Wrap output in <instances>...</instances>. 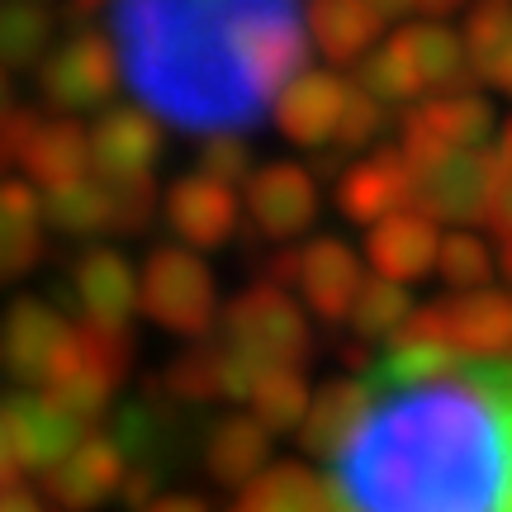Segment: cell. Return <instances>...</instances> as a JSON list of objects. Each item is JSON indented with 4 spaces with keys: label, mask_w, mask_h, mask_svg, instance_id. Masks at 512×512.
Segmentation results:
<instances>
[{
    "label": "cell",
    "mask_w": 512,
    "mask_h": 512,
    "mask_svg": "<svg viewBox=\"0 0 512 512\" xmlns=\"http://www.w3.org/2000/svg\"><path fill=\"white\" fill-rule=\"evenodd\" d=\"M332 456V512H512V361L399 342Z\"/></svg>",
    "instance_id": "obj_1"
},
{
    "label": "cell",
    "mask_w": 512,
    "mask_h": 512,
    "mask_svg": "<svg viewBox=\"0 0 512 512\" xmlns=\"http://www.w3.org/2000/svg\"><path fill=\"white\" fill-rule=\"evenodd\" d=\"M128 91L185 133H247L304 72V0H114Z\"/></svg>",
    "instance_id": "obj_2"
},
{
    "label": "cell",
    "mask_w": 512,
    "mask_h": 512,
    "mask_svg": "<svg viewBox=\"0 0 512 512\" xmlns=\"http://www.w3.org/2000/svg\"><path fill=\"white\" fill-rule=\"evenodd\" d=\"M223 394L228 399H252L261 375L271 370H299L309 356L313 337L304 313L294 309L280 285H252L228 304L223 318Z\"/></svg>",
    "instance_id": "obj_3"
},
{
    "label": "cell",
    "mask_w": 512,
    "mask_h": 512,
    "mask_svg": "<svg viewBox=\"0 0 512 512\" xmlns=\"http://www.w3.org/2000/svg\"><path fill=\"white\" fill-rule=\"evenodd\" d=\"M403 342H437L470 356H494L512 347V294L503 290H460L456 299L427 304L399 332Z\"/></svg>",
    "instance_id": "obj_4"
},
{
    "label": "cell",
    "mask_w": 512,
    "mask_h": 512,
    "mask_svg": "<svg viewBox=\"0 0 512 512\" xmlns=\"http://www.w3.org/2000/svg\"><path fill=\"white\" fill-rule=\"evenodd\" d=\"M143 309L162 323L166 332L200 337L214 328V275L195 252L185 247H157L143 266Z\"/></svg>",
    "instance_id": "obj_5"
},
{
    "label": "cell",
    "mask_w": 512,
    "mask_h": 512,
    "mask_svg": "<svg viewBox=\"0 0 512 512\" xmlns=\"http://www.w3.org/2000/svg\"><path fill=\"white\" fill-rule=\"evenodd\" d=\"M119 53H114L105 38L95 29H76L67 43H57L53 53L43 57L38 67V91L43 100L62 114H76V110H95L105 105L119 86Z\"/></svg>",
    "instance_id": "obj_6"
},
{
    "label": "cell",
    "mask_w": 512,
    "mask_h": 512,
    "mask_svg": "<svg viewBox=\"0 0 512 512\" xmlns=\"http://www.w3.org/2000/svg\"><path fill=\"white\" fill-rule=\"evenodd\" d=\"M494 128V110L489 100H479L470 91L456 95H437L403 119L399 128V152L408 157L413 171H427V166L446 162L451 152H465V147H479Z\"/></svg>",
    "instance_id": "obj_7"
},
{
    "label": "cell",
    "mask_w": 512,
    "mask_h": 512,
    "mask_svg": "<svg viewBox=\"0 0 512 512\" xmlns=\"http://www.w3.org/2000/svg\"><path fill=\"white\" fill-rule=\"evenodd\" d=\"M494 176H498V152L465 147V152H451L446 162L427 166V171H413V204L422 214L451 223L489 219Z\"/></svg>",
    "instance_id": "obj_8"
},
{
    "label": "cell",
    "mask_w": 512,
    "mask_h": 512,
    "mask_svg": "<svg viewBox=\"0 0 512 512\" xmlns=\"http://www.w3.org/2000/svg\"><path fill=\"white\" fill-rule=\"evenodd\" d=\"M72 332L62 323V313L43 299H19L5 313L0 328V361L10 366V375H19L24 384H48L53 366L62 361V351L72 342Z\"/></svg>",
    "instance_id": "obj_9"
},
{
    "label": "cell",
    "mask_w": 512,
    "mask_h": 512,
    "mask_svg": "<svg viewBox=\"0 0 512 512\" xmlns=\"http://www.w3.org/2000/svg\"><path fill=\"white\" fill-rule=\"evenodd\" d=\"M48 494L57 498V508L67 512H86L95 508L100 498H110L119 484H124V446L114 437H100V432H86L67 456L48 470Z\"/></svg>",
    "instance_id": "obj_10"
},
{
    "label": "cell",
    "mask_w": 512,
    "mask_h": 512,
    "mask_svg": "<svg viewBox=\"0 0 512 512\" xmlns=\"http://www.w3.org/2000/svg\"><path fill=\"white\" fill-rule=\"evenodd\" d=\"M351 86L332 72H299L285 86L280 105H275V124L285 128V138L299 147H323L337 143V128L347 114Z\"/></svg>",
    "instance_id": "obj_11"
},
{
    "label": "cell",
    "mask_w": 512,
    "mask_h": 512,
    "mask_svg": "<svg viewBox=\"0 0 512 512\" xmlns=\"http://www.w3.org/2000/svg\"><path fill=\"white\" fill-rule=\"evenodd\" d=\"M370 266L384 275V280H422L427 271H437V256H441V238H437V219L422 214L418 204L408 209H394L389 219H380L370 228L366 242Z\"/></svg>",
    "instance_id": "obj_12"
},
{
    "label": "cell",
    "mask_w": 512,
    "mask_h": 512,
    "mask_svg": "<svg viewBox=\"0 0 512 512\" xmlns=\"http://www.w3.org/2000/svg\"><path fill=\"white\" fill-rule=\"evenodd\" d=\"M72 294H76V304L86 309V323L124 328L128 318H133V309L143 304V280L133 275V266L114 247H91V252L76 256Z\"/></svg>",
    "instance_id": "obj_13"
},
{
    "label": "cell",
    "mask_w": 512,
    "mask_h": 512,
    "mask_svg": "<svg viewBox=\"0 0 512 512\" xmlns=\"http://www.w3.org/2000/svg\"><path fill=\"white\" fill-rule=\"evenodd\" d=\"M86 133H91V176H100V181L152 176V162L162 152V133L143 110H105Z\"/></svg>",
    "instance_id": "obj_14"
},
{
    "label": "cell",
    "mask_w": 512,
    "mask_h": 512,
    "mask_svg": "<svg viewBox=\"0 0 512 512\" xmlns=\"http://www.w3.org/2000/svg\"><path fill=\"white\" fill-rule=\"evenodd\" d=\"M166 223L190 247H223L238 233V200L214 176H181L166 190Z\"/></svg>",
    "instance_id": "obj_15"
},
{
    "label": "cell",
    "mask_w": 512,
    "mask_h": 512,
    "mask_svg": "<svg viewBox=\"0 0 512 512\" xmlns=\"http://www.w3.org/2000/svg\"><path fill=\"white\" fill-rule=\"evenodd\" d=\"M247 209H252L256 228H261L266 238L285 242L313 223V214H318V190H313L304 166L275 162L252 176V185H247Z\"/></svg>",
    "instance_id": "obj_16"
},
{
    "label": "cell",
    "mask_w": 512,
    "mask_h": 512,
    "mask_svg": "<svg viewBox=\"0 0 512 512\" xmlns=\"http://www.w3.org/2000/svg\"><path fill=\"white\" fill-rule=\"evenodd\" d=\"M337 204L351 223H380L394 209L413 204V166L403 152H375L361 166H351L337 185Z\"/></svg>",
    "instance_id": "obj_17"
},
{
    "label": "cell",
    "mask_w": 512,
    "mask_h": 512,
    "mask_svg": "<svg viewBox=\"0 0 512 512\" xmlns=\"http://www.w3.org/2000/svg\"><path fill=\"white\" fill-rule=\"evenodd\" d=\"M299 285H304V299L313 304V313H323L328 323H342V318H351V304L366 285V275H361V261L347 242L318 238L299 252Z\"/></svg>",
    "instance_id": "obj_18"
},
{
    "label": "cell",
    "mask_w": 512,
    "mask_h": 512,
    "mask_svg": "<svg viewBox=\"0 0 512 512\" xmlns=\"http://www.w3.org/2000/svg\"><path fill=\"white\" fill-rule=\"evenodd\" d=\"M394 38L403 43V53L413 57V67L422 76V91H437V95L470 91V81H475L470 48L446 24H403Z\"/></svg>",
    "instance_id": "obj_19"
},
{
    "label": "cell",
    "mask_w": 512,
    "mask_h": 512,
    "mask_svg": "<svg viewBox=\"0 0 512 512\" xmlns=\"http://www.w3.org/2000/svg\"><path fill=\"white\" fill-rule=\"evenodd\" d=\"M309 29L328 62H361L380 38V10L370 0H309Z\"/></svg>",
    "instance_id": "obj_20"
},
{
    "label": "cell",
    "mask_w": 512,
    "mask_h": 512,
    "mask_svg": "<svg viewBox=\"0 0 512 512\" xmlns=\"http://www.w3.org/2000/svg\"><path fill=\"white\" fill-rule=\"evenodd\" d=\"M24 171L43 190H62V185L86 181V171H91V133L76 128L72 119L43 124L34 133L29 152H24Z\"/></svg>",
    "instance_id": "obj_21"
},
{
    "label": "cell",
    "mask_w": 512,
    "mask_h": 512,
    "mask_svg": "<svg viewBox=\"0 0 512 512\" xmlns=\"http://www.w3.org/2000/svg\"><path fill=\"white\" fill-rule=\"evenodd\" d=\"M271 456V437H266V427L256 418H228L214 427V437H209V475L219 479V484H252L261 475V465Z\"/></svg>",
    "instance_id": "obj_22"
},
{
    "label": "cell",
    "mask_w": 512,
    "mask_h": 512,
    "mask_svg": "<svg viewBox=\"0 0 512 512\" xmlns=\"http://www.w3.org/2000/svg\"><path fill=\"white\" fill-rule=\"evenodd\" d=\"M38 200L29 185L0 181V280H15L38 261Z\"/></svg>",
    "instance_id": "obj_23"
},
{
    "label": "cell",
    "mask_w": 512,
    "mask_h": 512,
    "mask_svg": "<svg viewBox=\"0 0 512 512\" xmlns=\"http://www.w3.org/2000/svg\"><path fill=\"white\" fill-rule=\"evenodd\" d=\"M242 508L252 512H332V494L318 475L304 465H275L266 475H256L242 494Z\"/></svg>",
    "instance_id": "obj_24"
},
{
    "label": "cell",
    "mask_w": 512,
    "mask_h": 512,
    "mask_svg": "<svg viewBox=\"0 0 512 512\" xmlns=\"http://www.w3.org/2000/svg\"><path fill=\"white\" fill-rule=\"evenodd\" d=\"M361 399H366V384L356 380H332L318 399L309 403V418H304V451L313 456H337V446L347 441V432L356 427V413H361Z\"/></svg>",
    "instance_id": "obj_25"
},
{
    "label": "cell",
    "mask_w": 512,
    "mask_h": 512,
    "mask_svg": "<svg viewBox=\"0 0 512 512\" xmlns=\"http://www.w3.org/2000/svg\"><path fill=\"white\" fill-rule=\"evenodd\" d=\"M53 10L43 0H0V62L19 72L34 67L53 43Z\"/></svg>",
    "instance_id": "obj_26"
},
{
    "label": "cell",
    "mask_w": 512,
    "mask_h": 512,
    "mask_svg": "<svg viewBox=\"0 0 512 512\" xmlns=\"http://www.w3.org/2000/svg\"><path fill=\"white\" fill-rule=\"evenodd\" d=\"M43 214L53 228L62 233H76V238H91V233H105L114 228V195L100 176H86L76 185H62V190H48V204Z\"/></svg>",
    "instance_id": "obj_27"
},
{
    "label": "cell",
    "mask_w": 512,
    "mask_h": 512,
    "mask_svg": "<svg viewBox=\"0 0 512 512\" xmlns=\"http://www.w3.org/2000/svg\"><path fill=\"white\" fill-rule=\"evenodd\" d=\"M413 299L403 290L399 280H366L361 294H356V304H351V328L361 332V337H394V332L408 328V318H413Z\"/></svg>",
    "instance_id": "obj_28"
},
{
    "label": "cell",
    "mask_w": 512,
    "mask_h": 512,
    "mask_svg": "<svg viewBox=\"0 0 512 512\" xmlns=\"http://www.w3.org/2000/svg\"><path fill=\"white\" fill-rule=\"evenodd\" d=\"M252 418L266 432H285L294 422L309 418V384L299 370H271L252 389Z\"/></svg>",
    "instance_id": "obj_29"
},
{
    "label": "cell",
    "mask_w": 512,
    "mask_h": 512,
    "mask_svg": "<svg viewBox=\"0 0 512 512\" xmlns=\"http://www.w3.org/2000/svg\"><path fill=\"white\" fill-rule=\"evenodd\" d=\"M361 91H370L384 105H399V100H413L422 95V76L413 67V57L403 53L399 38H389L384 48L361 57Z\"/></svg>",
    "instance_id": "obj_30"
},
{
    "label": "cell",
    "mask_w": 512,
    "mask_h": 512,
    "mask_svg": "<svg viewBox=\"0 0 512 512\" xmlns=\"http://www.w3.org/2000/svg\"><path fill=\"white\" fill-rule=\"evenodd\" d=\"M465 48L479 76H489L512 53V0H484L465 24Z\"/></svg>",
    "instance_id": "obj_31"
},
{
    "label": "cell",
    "mask_w": 512,
    "mask_h": 512,
    "mask_svg": "<svg viewBox=\"0 0 512 512\" xmlns=\"http://www.w3.org/2000/svg\"><path fill=\"white\" fill-rule=\"evenodd\" d=\"M437 275L451 285V290H484L489 275H494V256L479 238L470 233H456V238L441 242V256H437Z\"/></svg>",
    "instance_id": "obj_32"
},
{
    "label": "cell",
    "mask_w": 512,
    "mask_h": 512,
    "mask_svg": "<svg viewBox=\"0 0 512 512\" xmlns=\"http://www.w3.org/2000/svg\"><path fill=\"white\" fill-rule=\"evenodd\" d=\"M166 384H171V394H181V399H190V403L223 394V347L185 351L181 361L166 370Z\"/></svg>",
    "instance_id": "obj_33"
},
{
    "label": "cell",
    "mask_w": 512,
    "mask_h": 512,
    "mask_svg": "<svg viewBox=\"0 0 512 512\" xmlns=\"http://www.w3.org/2000/svg\"><path fill=\"white\" fill-rule=\"evenodd\" d=\"M171 432V422L157 403H128L114 418V441L124 446V456L147 460L152 451H162V437Z\"/></svg>",
    "instance_id": "obj_34"
},
{
    "label": "cell",
    "mask_w": 512,
    "mask_h": 512,
    "mask_svg": "<svg viewBox=\"0 0 512 512\" xmlns=\"http://www.w3.org/2000/svg\"><path fill=\"white\" fill-rule=\"evenodd\" d=\"M200 171L204 176H214V181L233 185V181H252V147L242 133H214L200 152Z\"/></svg>",
    "instance_id": "obj_35"
},
{
    "label": "cell",
    "mask_w": 512,
    "mask_h": 512,
    "mask_svg": "<svg viewBox=\"0 0 512 512\" xmlns=\"http://www.w3.org/2000/svg\"><path fill=\"white\" fill-rule=\"evenodd\" d=\"M384 128V100H375L370 91H351L347 114H342V128H337V143L342 147H366L375 133Z\"/></svg>",
    "instance_id": "obj_36"
},
{
    "label": "cell",
    "mask_w": 512,
    "mask_h": 512,
    "mask_svg": "<svg viewBox=\"0 0 512 512\" xmlns=\"http://www.w3.org/2000/svg\"><path fill=\"white\" fill-rule=\"evenodd\" d=\"M38 128H43V124H38L34 110H19V105H10V110L0 114V171L24 166V152H29V143H34Z\"/></svg>",
    "instance_id": "obj_37"
},
{
    "label": "cell",
    "mask_w": 512,
    "mask_h": 512,
    "mask_svg": "<svg viewBox=\"0 0 512 512\" xmlns=\"http://www.w3.org/2000/svg\"><path fill=\"white\" fill-rule=\"evenodd\" d=\"M24 470H29V456H24L15 403H10V394H5V399H0V489H5V484H19Z\"/></svg>",
    "instance_id": "obj_38"
},
{
    "label": "cell",
    "mask_w": 512,
    "mask_h": 512,
    "mask_svg": "<svg viewBox=\"0 0 512 512\" xmlns=\"http://www.w3.org/2000/svg\"><path fill=\"white\" fill-rule=\"evenodd\" d=\"M152 489H157V475H152L147 465H138L133 475H124V498L128 503H138V508H143L147 498H152Z\"/></svg>",
    "instance_id": "obj_39"
},
{
    "label": "cell",
    "mask_w": 512,
    "mask_h": 512,
    "mask_svg": "<svg viewBox=\"0 0 512 512\" xmlns=\"http://www.w3.org/2000/svg\"><path fill=\"white\" fill-rule=\"evenodd\" d=\"M0 512H43V503H38L24 484H5V489H0Z\"/></svg>",
    "instance_id": "obj_40"
},
{
    "label": "cell",
    "mask_w": 512,
    "mask_h": 512,
    "mask_svg": "<svg viewBox=\"0 0 512 512\" xmlns=\"http://www.w3.org/2000/svg\"><path fill=\"white\" fill-rule=\"evenodd\" d=\"M147 512H204L200 498H162V503H152Z\"/></svg>",
    "instance_id": "obj_41"
},
{
    "label": "cell",
    "mask_w": 512,
    "mask_h": 512,
    "mask_svg": "<svg viewBox=\"0 0 512 512\" xmlns=\"http://www.w3.org/2000/svg\"><path fill=\"white\" fill-rule=\"evenodd\" d=\"M375 10H380V19H399V15H408L413 10V0H370Z\"/></svg>",
    "instance_id": "obj_42"
},
{
    "label": "cell",
    "mask_w": 512,
    "mask_h": 512,
    "mask_svg": "<svg viewBox=\"0 0 512 512\" xmlns=\"http://www.w3.org/2000/svg\"><path fill=\"white\" fill-rule=\"evenodd\" d=\"M460 0H413V10H422V15H432V19H441L446 10H456Z\"/></svg>",
    "instance_id": "obj_43"
},
{
    "label": "cell",
    "mask_w": 512,
    "mask_h": 512,
    "mask_svg": "<svg viewBox=\"0 0 512 512\" xmlns=\"http://www.w3.org/2000/svg\"><path fill=\"white\" fill-rule=\"evenodd\" d=\"M489 81H494V86H503V91H508V95H512V53H508V57H503V62H498L494 72H489Z\"/></svg>",
    "instance_id": "obj_44"
},
{
    "label": "cell",
    "mask_w": 512,
    "mask_h": 512,
    "mask_svg": "<svg viewBox=\"0 0 512 512\" xmlns=\"http://www.w3.org/2000/svg\"><path fill=\"white\" fill-rule=\"evenodd\" d=\"M10 105H15V100H10V67L0 62V114L10 110Z\"/></svg>",
    "instance_id": "obj_45"
},
{
    "label": "cell",
    "mask_w": 512,
    "mask_h": 512,
    "mask_svg": "<svg viewBox=\"0 0 512 512\" xmlns=\"http://www.w3.org/2000/svg\"><path fill=\"white\" fill-rule=\"evenodd\" d=\"M95 5H105V0H72V15H95Z\"/></svg>",
    "instance_id": "obj_46"
},
{
    "label": "cell",
    "mask_w": 512,
    "mask_h": 512,
    "mask_svg": "<svg viewBox=\"0 0 512 512\" xmlns=\"http://www.w3.org/2000/svg\"><path fill=\"white\" fill-rule=\"evenodd\" d=\"M508 247H503V271H508V280H512V238H503Z\"/></svg>",
    "instance_id": "obj_47"
},
{
    "label": "cell",
    "mask_w": 512,
    "mask_h": 512,
    "mask_svg": "<svg viewBox=\"0 0 512 512\" xmlns=\"http://www.w3.org/2000/svg\"><path fill=\"white\" fill-rule=\"evenodd\" d=\"M238 512H252V508H238Z\"/></svg>",
    "instance_id": "obj_48"
}]
</instances>
